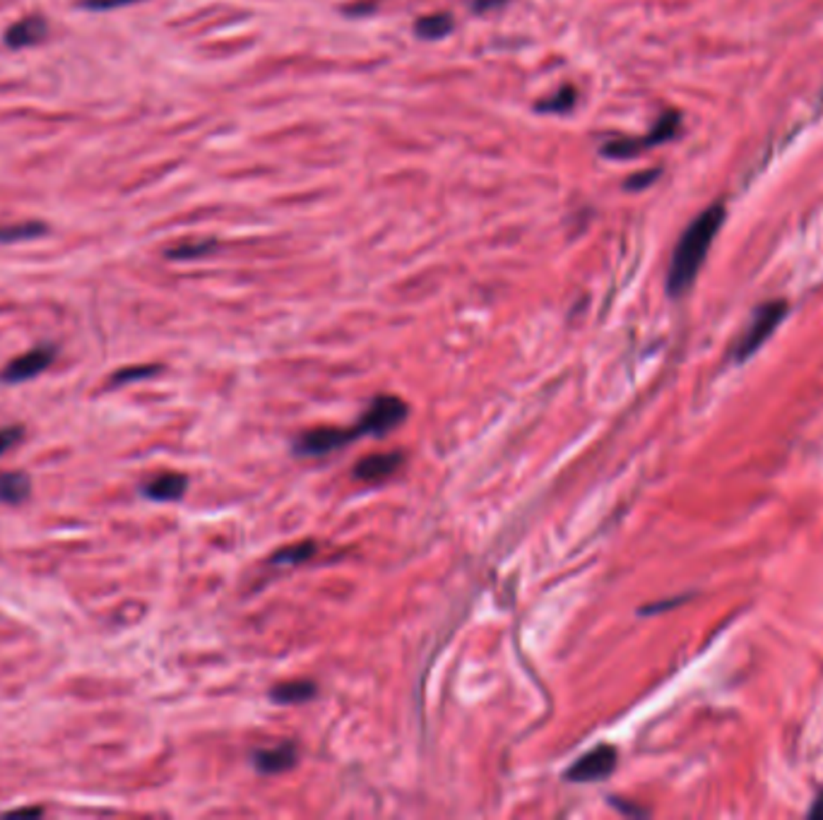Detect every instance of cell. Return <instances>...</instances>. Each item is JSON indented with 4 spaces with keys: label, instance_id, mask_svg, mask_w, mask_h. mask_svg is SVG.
Returning a JSON list of instances; mask_svg holds the SVG:
<instances>
[{
    "label": "cell",
    "instance_id": "obj_1",
    "mask_svg": "<svg viewBox=\"0 0 823 820\" xmlns=\"http://www.w3.org/2000/svg\"><path fill=\"white\" fill-rule=\"evenodd\" d=\"M724 219L723 205H713V208L703 209L684 231V236L679 238L674 255H672L670 275H667V292L670 296H682L689 292V286L696 282L700 265L708 255L710 245L716 241V234L720 231Z\"/></svg>",
    "mask_w": 823,
    "mask_h": 820
},
{
    "label": "cell",
    "instance_id": "obj_2",
    "mask_svg": "<svg viewBox=\"0 0 823 820\" xmlns=\"http://www.w3.org/2000/svg\"><path fill=\"white\" fill-rule=\"evenodd\" d=\"M787 313V303L785 301H773V303H766L754 313L751 322H749L747 332L739 337L737 349H734V359L744 361L749 359L751 354L759 349V346L766 342V339L776 332V328L780 325V320L785 318Z\"/></svg>",
    "mask_w": 823,
    "mask_h": 820
},
{
    "label": "cell",
    "instance_id": "obj_3",
    "mask_svg": "<svg viewBox=\"0 0 823 820\" xmlns=\"http://www.w3.org/2000/svg\"><path fill=\"white\" fill-rule=\"evenodd\" d=\"M56 356H58V346L54 342H41V345L31 346L30 352L15 356L8 366L0 371V383L20 385L27 383V380H34V378L41 376L44 371L54 366Z\"/></svg>",
    "mask_w": 823,
    "mask_h": 820
},
{
    "label": "cell",
    "instance_id": "obj_4",
    "mask_svg": "<svg viewBox=\"0 0 823 820\" xmlns=\"http://www.w3.org/2000/svg\"><path fill=\"white\" fill-rule=\"evenodd\" d=\"M407 405L395 395H378L373 402L369 405V409L364 412L359 419V431L362 436H385L388 431L398 429L405 419H407Z\"/></svg>",
    "mask_w": 823,
    "mask_h": 820
},
{
    "label": "cell",
    "instance_id": "obj_5",
    "mask_svg": "<svg viewBox=\"0 0 823 820\" xmlns=\"http://www.w3.org/2000/svg\"><path fill=\"white\" fill-rule=\"evenodd\" d=\"M356 438H362L359 426H355V429L318 426V429L306 431V433L294 443V453H299L301 457H321V455H328L332 453V450L345 448L347 443H352Z\"/></svg>",
    "mask_w": 823,
    "mask_h": 820
},
{
    "label": "cell",
    "instance_id": "obj_6",
    "mask_svg": "<svg viewBox=\"0 0 823 820\" xmlns=\"http://www.w3.org/2000/svg\"><path fill=\"white\" fill-rule=\"evenodd\" d=\"M679 131V114L677 111H667V114L662 115L657 125H655L653 131L647 132L643 140H614V142H609L604 145L602 152L607 154V157H614V159H626V157H633V154H639L640 149H647V147L662 145V142H667L677 135Z\"/></svg>",
    "mask_w": 823,
    "mask_h": 820
},
{
    "label": "cell",
    "instance_id": "obj_7",
    "mask_svg": "<svg viewBox=\"0 0 823 820\" xmlns=\"http://www.w3.org/2000/svg\"><path fill=\"white\" fill-rule=\"evenodd\" d=\"M616 767V751L612 746H597L590 753H585L583 758H578L570 770L566 773L569 782H597L612 774Z\"/></svg>",
    "mask_w": 823,
    "mask_h": 820
},
{
    "label": "cell",
    "instance_id": "obj_8",
    "mask_svg": "<svg viewBox=\"0 0 823 820\" xmlns=\"http://www.w3.org/2000/svg\"><path fill=\"white\" fill-rule=\"evenodd\" d=\"M48 37V22L47 17L41 15H27L22 20H17L5 30L3 34V44L10 51H22V48L37 47L41 41H47Z\"/></svg>",
    "mask_w": 823,
    "mask_h": 820
},
{
    "label": "cell",
    "instance_id": "obj_9",
    "mask_svg": "<svg viewBox=\"0 0 823 820\" xmlns=\"http://www.w3.org/2000/svg\"><path fill=\"white\" fill-rule=\"evenodd\" d=\"M185 489H188V476L178 474V472H164L145 483H140L138 493L142 499L154 500V503H171V500L184 499Z\"/></svg>",
    "mask_w": 823,
    "mask_h": 820
},
{
    "label": "cell",
    "instance_id": "obj_10",
    "mask_svg": "<svg viewBox=\"0 0 823 820\" xmlns=\"http://www.w3.org/2000/svg\"><path fill=\"white\" fill-rule=\"evenodd\" d=\"M402 465H405V455L402 453H373L356 462L355 476L359 482L381 483L385 479H390L393 474H398V469Z\"/></svg>",
    "mask_w": 823,
    "mask_h": 820
},
{
    "label": "cell",
    "instance_id": "obj_11",
    "mask_svg": "<svg viewBox=\"0 0 823 820\" xmlns=\"http://www.w3.org/2000/svg\"><path fill=\"white\" fill-rule=\"evenodd\" d=\"M253 765L265 774H278L296 765V746L282 744L253 753Z\"/></svg>",
    "mask_w": 823,
    "mask_h": 820
},
{
    "label": "cell",
    "instance_id": "obj_12",
    "mask_svg": "<svg viewBox=\"0 0 823 820\" xmlns=\"http://www.w3.org/2000/svg\"><path fill=\"white\" fill-rule=\"evenodd\" d=\"M31 496V479L24 472H0V503L22 506Z\"/></svg>",
    "mask_w": 823,
    "mask_h": 820
},
{
    "label": "cell",
    "instance_id": "obj_13",
    "mask_svg": "<svg viewBox=\"0 0 823 820\" xmlns=\"http://www.w3.org/2000/svg\"><path fill=\"white\" fill-rule=\"evenodd\" d=\"M316 683L311 681H287L270 690V698L279 705H299L316 696Z\"/></svg>",
    "mask_w": 823,
    "mask_h": 820
},
{
    "label": "cell",
    "instance_id": "obj_14",
    "mask_svg": "<svg viewBox=\"0 0 823 820\" xmlns=\"http://www.w3.org/2000/svg\"><path fill=\"white\" fill-rule=\"evenodd\" d=\"M48 234V226L39 219H27V222L17 224H5L0 226V243H22V241H34Z\"/></svg>",
    "mask_w": 823,
    "mask_h": 820
},
{
    "label": "cell",
    "instance_id": "obj_15",
    "mask_svg": "<svg viewBox=\"0 0 823 820\" xmlns=\"http://www.w3.org/2000/svg\"><path fill=\"white\" fill-rule=\"evenodd\" d=\"M416 37L426 38V41H436L453 31V17L448 13H433V15L422 17L415 27Z\"/></svg>",
    "mask_w": 823,
    "mask_h": 820
},
{
    "label": "cell",
    "instance_id": "obj_16",
    "mask_svg": "<svg viewBox=\"0 0 823 820\" xmlns=\"http://www.w3.org/2000/svg\"><path fill=\"white\" fill-rule=\"evenodd\" d=\"M157 373H162V366H159V363H145V366H128V368H121V371H116L114 376L108 378V385H111V388H124V385L140 383V380L154 378Z\"/></svg>",
    "mask_w": 823,
    "mask_h": 820
},
{
    "label": "cell",
    "instance_id": "obj_17",
    "mask_svg": "<svg viewBox=\"0 0 823 820\" xmlns=\"http://www.w3.org/2000/svg\"><path fill=\"white\" fill-rule=\"evenodd\" d=\"M217 248L215 241H184V243L171 245L169 251H167V258L169 261H198V258H205Z\"/></svg>",
    "mask_w": 823,
    "mask_h": 820
},
{
    "label": "cell",
    "instance_id": "obj_18",
    "mask_svg": "<svg viewBox=\"0 0 823 820\" xmlns=\"http://www.w3.org/2000/svg\"><path fill=\"white\" fill-rule=\"evenodd\" d=\"M578 101V92L573 85H563L559 87L552 97H546L542 104H539V111H546V114H566L570 108L576 107Z\"/></svg>",
    "mask_w": 823,
    "mask_h": 820
},
{
    "label": "cell",
    "instance_id": "obj_19",
    "mask_svg": "<svg viewBox=\"0 0 823 820\" xmlns=\"http://www.w3.org/2000/svg\"><path fill=\"white\" fill-rule=\"evenodd\" d=\"M316 553V544L313 542H301V544L287 546V549H279L270 563H275V566H296V563H304L311 556Z\"/></svg>",
    "mask_w": 823,
    "mask_h": 820
},
{
    "label": "cell",
    "instance_id": "obj_20",
    "mask_svg": "<svg viewBox=\"0 0 823 820\" xmlns=\"http://www.w3.org/2000/svg\"><path fill=\"white\" fill-rule=\"evenodd\" d=\"M24 438V426L22 423H10V426H3L0 429V457L13 450L15 445L22 443Z\"/></svg>",
    "mask_w": 823,
    "mask_h": 820
},
{
    "label": "cell",
    "instance_id": "obj_21",
    "mask_svg": "<svg viewBox=\"0 0 823 820\" xmlns=\"http://www.w3.org/2000/svg\"><path fill=\"white\" fill-rule=\"evenodd\" d=\"M135 3H142V0H80V8L90 10V13H108V10L128 8Z\"/></svg>",
    "mask_w": 823,
    "mask_h": 820
},
{
    "label": "cell",
    "instance_id": "obj_22",
    "mask_svg": "<svg viewBox=\"0 0 823 820\" xmlns=\"http://www.w3.org/2000/svg\"><path fill=\"white\" fill-rule=\"evenodd\" d=\"M657 174H660V171H643V174H636V176H631L626 181V188H629V191H640V188L653 184L655 178H657Z\"/></svg>",
    "mask_w": 823,
    "mask_h": 820
},
{
    "label": "cell",
    "instance_id": "obj_23",
    "mask_svg": "<svg viewBox=\"0 0 823 820\" xmlns=\"http://www.w3.org/2000/svg\"><path fill=\"white\" fill-rule=\"evenodd\" d=\"M506 3L508 0H469V8L475 10V13H489V10L506 5Z\"/></svg>",
    "mask_w": 823,
    "mask_h": 820
},
{
    "label": "cell",
    "instance_id": "obj_24",
    "mask_svg": "<svg viewBox=\"0 0 823 820\" xmlns=\"http://www.w3.org/2000/svg\"><path fill=\"white\" fill-rule=\"evenodd\" d=\"M809 816H811V818H821L823 820V794L819 799H816V804L811 806V811H809Z\"/></svg>",
    "mask_w": 823,
    "mask_h": 820
}]
</instances>
